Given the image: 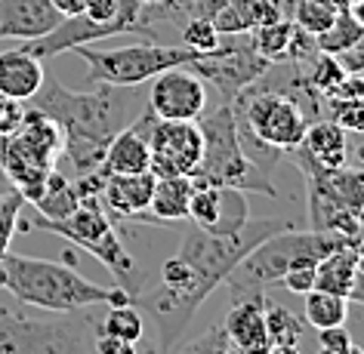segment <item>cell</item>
Segmentation results:
<instances>
[{"instance_id":"1","label":"cell","mask_w":364,"mask_h":354,"mask_svg":"<svg viewBox=\"0 0 364 354\" xmlns=\"http://www.w3.org/2000/svg\"><path fill=\"white\" fill-rule=\"evenodd\" d=\"M28 105L56 121L62 130L59 157L68 163L75 179L102 170L108 142L114 139V133L133 123L127 117V105L121 102L117 87L105 84H99L93 93H75L62 87L56 77H43L41 89L28 99Z\"/></svg>"},{"instance_id":"2","label":"cell","mask_w":364,"mask_h":354,"mask_svg":"<svg viewBox=\"0 0 364 354\" xmlns=\"http://www.w3.org/2000/svg\"><path fill=\"white\" fill-rule=\"evenodd\" d=\"M0 289L16 296L22 305L43 311H84L96 305L133 302L121 287H99L68 262L19 256L10 250L0 256Z\"/></svg>"},{"instance_id":"3","label":"cell","mask_w":364,"mask_h":354,"mask_svg":"<svg viewBox=\"0 0 364 354\" xmlns=\"http://www.w3.org/2000/svg\"><path fill=\"white\" fill-rule=\"evenodd\" d=\"M96 317L84 311H43L0 305V354H96Z\"/></svg>"},{"instance_id":"4","label":"cell","mask_w":364,"mask_h":354,"mask_svg":"<svg viewBox=\"0 0 364 354\" xmlns=\"http://www.w3.org/2000/svg\"><path fill=\"white\" fill-rule=\"evenodd\" d=\"M201 126V163L192 172L195 185H216V188H238V192H257L272 201H281V192L272 185L269 172L247 157L238 135V111L232 102H223L216 111L198 117Z\"/></svg>"},{"instance_id":"5","label":"cell","mask_w":364,"mask_h":354,"mask_svg":"<svg viewBox=\"0 0 364 354\" xmlns=\"http://www.w3.org/2000/svg\"><path fill=\"white\" fill-rule=\"evenodd\" d=\"M358 240L352 238H340V234L331 231H299V228H287L266 238L257 250H250L244 256L235 271L225 277V284L232 289V302L238 299H250V296H262L266 287L278 284L284 277V271L294 265V262L303 259H324L327 253L340 250V247H355Z\"/></svg>"},{"instance_id":"6","label":"cell","mask_w":364,"mask_h":354,"mask_svg":"<svg viewBox=\"0 0 364 354\" xmlns=\"http://www.w3.org/2000/svg\"><path fill=\"white\" fill-rule=\"evenodd\" d=\"M19 228L59 234L62 240H68V243H75L77 250L90 253V256L99 259L108 271H112L117 287H121L124 293H130V299L145 287L139 265H136V259L127 253L112 219H108V213L102 210V204H99L96 197L80 201L77 210L68 213L65 219H43V216H38V219H31V222L19 219Z\"/></svg>"},{"instance_id":"7","label":"cell","mask_w":364,"mask_h":354,"mask_svg":"<svg viewBox=\"0 0 364 354\" xmlns=\"http://www.w3.org/2000/svg\"><path fill=\"white\" fill-rule=\"evenodd\" d=\"M59 154L62 130L56 121L28 105L19 130L0 139V170L10 179L13 192H19L25 204H34L47 185V176L59 167Z\"/></svg>"},{"instance_id":"8","label":"cell","mask_w":364,"mask_h":354,"mask_svg":"<svg viewBox=\"0 0 364 354\" xmlns=\"http://www.w3.org/2000/svg\"><path fill=\"white\" fill-rule=\"evenodd\" d=\"M287 228H296V222L294 219H250L235 234H207L198 225H192V228L182 234L176 256L213 293L220 284H225V277L232 275L235 265L250 250H257L266 238H272L278 231H287Z\"/></svg>"},{"instance_id":"9","label":"cell","mask_w":364,"mask_h":354,"mask_svg":"<svg viewBox=\"0 0 364 354\" xmlns=\"http://www.w3.org/2000/svg\"><path fill=\"white\" fill-rule=\"evenodd\" d=\"M71 52H77L90 68V80L117 89H130L139 87L145 80H151L154 74L176 65H188L192 59H198L195 50L188 47H164L158 40H136L130 47H75Z\"/></svg>"},{"instance_id":"10","label":"cell","mask_w":364,"mask_h":354,"mask_svg":"<svg viewBox=\"0 0 364 354\" xmlns=\"http://www.w3.org/2000/svg\"><path fill=\"white\" fill-rule=\"evenodd\" d=\"M235 111H238V126L247 130L253 139L266 142L275 151H294L303 145L306 130L312 117L294 96L281 93L266 84H250L244 93L235 99Z\"/></svg>"},{"instance_id":"11","label":"cell","mask_w":364,"mask_h":354,"mask_svg":"<svg viewBox=\"0 0 364 354\" xmlns=\"http://www.w3.org/2000/svg\"><path fill=\"white\" fill-rule=\"evenodd\" d=\"M117 34H139V38L151 40L154 22L149 19V6L142 0H124V10L114 22H93L84 13L62 16V22L50 34H43L38 40H25V50L31 56H38L41 62H47L53 56H59V52H71L75 47L108 40V38H117Z\"/></svg>"},{"instance_id":"12","label":"cell","mask_w":364,"mask_h":354,"mask_svg":"<svg viewBox=\"0 0 364 354\" xmlns=\"http://www.w3.org/2000/svg\"><path fill=\"white\" fill-rule=\"evenodd\" d=\"M188 68L204 84H213L220 89L223 102H235L250 84H257L266 74L272 68V62L259 56L257 47H253L250 31H244V34H223L220 47L213 52H204V56L192 59Z\"/></svg>"},{"instance_id":"13","label":"cell","mask_w":364,"mask_h":354,"mask_svg":"<svg viewBox=\"0 0 364 354\" xmlns=\"http://www.w3.org/2000/svg\"><path fill=\"white\" fill-rule=\"evenodd\" d=\"M149 151L154 176H192L204 151L201 126L198 121H154Z\"/></svg>"},{"instance_id":"14","label":"cell","mask_w":364,"mask_h":354,"mask_svg":"<svg viewBox=\"0 0 364 354\" xmlns=\"http://www.w3.org/2000/svg\"><path fill=\"white\" fill-rule=\"evenodd\" d=\"M149 108L158 121H198L207 111V84L188 65L151 77Z\"/></svg>"},{"instance_id":"15","label":"cell","mask_w":364,"mask_h":354,"mask_svg":"<svg viewBox=\"0 0 364 354\" xmlns=\"http://www.w3.org/2000/svg\"><path fill=\"white\" fill-rule=\"evenodd\" d=\"M59 22L53 0H0V40H38Z\"/></svg>"},{"instance_id":"16","label":"cell","mask_w":364,"mask_h":354,"mask_svg":"<svg viewBox=\"0 0 364 354\" xmlns=\"http://www.w3.org/2000/svg\"><path fill=\"white\" fill-rule=\"evenodd\" d=\"M154 192V172H133V176H108L102 192H99V204L108 216L127 222H145Z\"/></svg>"},{"instance_id":"17","label":"cell","mask_w":364,"mask_h":354,"mask_svg":"<svg viewBox=\"0 0 364 354\" xmlns=\"http://www.w3.org/2000/svg\"><path fill=\"white\" fill-rule=\"evenodd\" d=\"M266 293L262 296H250V299H238L229 314H225V333L235 342V348L241 354H266L272 348L269 333H266V311H262Z\"/></svg>"},{"instance_id":"18","label":"cell","mask_w":364,"mask_h":354,"mask_svg":"<svg viewBox=\"0 0 364 354\" xmlns=\"http://www.w3.org/2000/svg\"><path fill=\"white\" fill-rule=\"evenodd\" d=\"M43 77H47L43 62L38 56H31L25 47L0 52V96L28 102V99L41 89Z\"/></svg>"},{"instance_id":"19","label":"cell","mask_w":364,"mask_h":354,"mask_svg":"<svg viewBox=\"0 0 364 354\" xmlns=\"http://www.w3.org/2000/svg\"><path fill=\"white\" fill-rule=\"evenodd\" d=\"M195 182L192 176H154L151 204L145 222L151 225H182L188 222V201H192Z\"/></svg>"},{"instance_id":"20","label":"cell","mask_w":364,"mask_h":354,"mask_svg":"<svg viewBox=\"0 0 364 354\" xmlns=\"http://www.w3.org/2000/svg\"><path fill=\"white\" fill-rule=\"evenodd\" d=\"M358 243L355 247H340L333 253H327L324 259H318L315 265V289L333 296H346L352 299L355 280H358Z\"/></svg>"},{"instance_id":"21","label":"cell","mask_w":364,"mask_h":354,"mask_svg":"<svg viewBox=\"0 0 364 354\" xmlns=\"http://www.w3.org/2000/svg\"><path fill=\"white\" fill-rule=\"evenodd\" d=\"M303 148L309 151V157L324 170L346 167V154H349V148H346V130H340L331 117H327V121L318 117V121L309 123Z\"/></svg>"},{"instance_id":"22","label":"cell","mask_w":364,"mask_h":354,"mask_svg":"<svg viewBox=\"0 0 364 354\" xmlns=\"http://www.w3.org/2000/svg\"><path fill=\"white\" fill-rule=\"evenodd\" d=\"M77 204H80V197L75 192V185H71V179L56 167L47 176V185H43L41 197L34 201V210L43 219H65L68 213L77 210Z\"/></svg>"},{"instance_id":"23","label":"cell","mask_w":364,"mask_h":354,"mask_svg":"<svg viewBox=\"0 0 364 354\" xmlns=\"http://www.w3.org/2000/svg\"><path fill=\"white\" fill-rule=\"evenodd\" d=\"M96 333L114 336V339H124V342H142L145 317L133 302L105 305V314L96 321Z\"/></svg>"},{"instance_id":"24","label":"cell","mask_w":364,"mask_h":354,"mask_svg":"<svg viewBox=\"0 0 364 354\" xmlns=\"http://www.w3.org/2000/svg\"><path fill=\"white\" fill-rule=\"evenodd\" d=\"M306 323L315 330H327V326H346L349 321V299L346 296H333L324 289H312L306 293Z\"/></svg>"},{"instance_id":"25","label":"cell","mask_w":364,"mask_h":354,"mask_svg":"<svg viewBox=\"0 0 364 354\" xmlns=\"http://www.w3.org/2000/svg\"><path fill=\"white\" fill-rule=\"evenodd\" d=\"M262 311H266V333H269V342L272 345H299L306 333V321L303 317H296L290 311L287 305L281 302H272L266 296V302H262Z\"/></svg>"},{"instance_id":"26","label":"cell","mask_w":364,"mask_h":354,"mask_svg":"<svg viewBox=\"0 0 364 354\" xmlns=\"http://www.w3.org/2000/svg\"><path fill=\"white\" fill-rule=\"evenodd\" d=\"M247 222H250L247 192H238V188H223L220 213H216V222L207 228V234H235V231H241Z\"/></svg>"},{"instance_id":"27","label":"cell","mask_w":364,"mask_h":354,"mask_svg":"<svg viewBox=\"0 0 364 354\" xmlns=\"http://www.w3.org/2000/svg\"><path fill=\"white\" fill-rule=\"evenodd\" d=\"M290 34H294V19H278L272 25H259V28H253L250 38H253V47H257L259 56L269 59L272 65H275V62H284V56H287Z\"/></svg>"},{"instance_id":"28","label":"cell","mask_w":364,"mask_h":354,"mask_svg":"<svg viewBox=\"0 0 364 354\" xmlns=\"http://www.w3.org/2000/svg\"><path fill=\"white\" fill-rule=\"evenodd\" d=\"M361 31H364V25L355 22L349 10H340L331 28L315 38L318 52H327V56H343V52L361 38Z\"/></svg>"},{"instance_id":"29","label":"cell","mask_w":364,"mask_h":354,"mask_svg":"<svg viewBox=\"0 0 364 354\" xmlns=\"http://www.w3.org/2000/svg\"><path fill=\"white\" fill-rule=\"evenodd\" d=\"M257 6L259 0H229L220 13L213 16V25L220 34H244L257 28Z\"/></svg>"},{"instance_id":"30","label":"cell","mask_w":364,"mask_h":354,"mask_svg":"<svg viewBox=\"0 0 364 354\" xmlns=\"http://www.w3.org/2000/svg\"><path fill=\"white\" fill-rule=\"evenodd\" d=\"M306 65V77L309 84H312V89L321 99H327L336 89V84L346 77V68L340 65V59L336 56H327V52H318V56H312L309 62H303Z\"/></svg>"},{"instance_id":"31","label":"cell","mask_w":364,"mask_h":354,"mask_svg":"<svg viewBox=\"0 0 364 354\" xmlns=\"http://www.w3.org/2000/svg\"><path fill=\"white\" fill-rule=\"evenodd\" d=\"M170 354H241L235 348V342L229 339V333H225L223 323H213L207 326V330L198 336V339H188L182 345H173Z\"/></svg>"},{"instance_id":"32","label":"cell","mask_w":364,"mask_h":354,"mask_svg":"<svg viewBox=\"0 0 364 354\" xmlns=\"http://www.w3.org/2000/svg\"><path fill=\"white\" fill-rule=\"evenodd\" d=\"M336 6H331L327 0H299L296 4V10H294V25H299L303 31H309V34H324L327 28L333 25V19H336Z\"/></svg>"},{"instance_id":"33","label":"cell","mask_w":364,"mask_h":354,"mask_svg":"<svg viewBox=\"0 0 364 354\" xmlns=\"http://www.w3.org/2000/svg\"><path fill=\"white\" fill-rule=\"evenodd\" d=\"M220 38L223 34L216 31V25L210 19H201V16H188L186 25H182V47L195 50L198 56L213 52L216 47H220Z\"/></svg>"},{"instance_id":"34","label":"cell","mask_w":364,"mask_h":354,"mask_svg":"<svg viewBox=\"0 0 364 354\" xmlns=\"http://www.w3.org/2000/svg\"><path fill=\"white\" fill-rule=\"evenodd\" d=\"M331 121L346 133H364V99H327Z\"/></svg>"},{"instance_id":"35","label":"cell","mask_w":364,"mask_h":354,"mask_svg":"<svg viewBox=\"0 0 364 354\" xmlns=\"http://www.w3.org/2000/svg\"><path fill=\"white\" fill-rule=\"evenodd\" d=\"M22 206H25V201H22L19 192L0 194V256H4L13 243V234H16V228H19Z\"/></svg>"},{"instance_id":"36","label":"cell","mask_w":364,"mask_h":354,"mask_svg":"<svg viewBox=\"0 0 364 354\" xmlns=\"http://www.w3.org/2000/svg\"><path fill=\"white\" fill-rule=\"evenodd\" d=\"M315 265H318V262H312V259L294 262V265L284 271V277H281L278 284L284 287L287 293H296V296L312 293V289H315Z\"/></svg>"},{"instance_id":"37","label":"cell","mask_w":364,"mask_h":354,"mask_svg":"<svg viewBox=\"0 0 364 354\" xmlns=\"http://www.w3.org/2000/svg\"><path fill=\"white\" fill-rule=\"evenodd\" d=\"M25 108H28V105L19 102V99L0 96V139L13 135V133L22 126V121H25Z\"/></svg>"},{"instance_id":"38","label":"cell","mask_w":364,"mask_h":354,"mask_svg":"<svg viewBox=\"0 0 364 354\" xmlns=\"http://www.w3.org/2000/svg\"><path fill=\"white\" fill-rule=\"evenodd\" d=\"M149 6V19L151 22H179V19H188V13H192L195 0H158V4H145Z\"/></svg>"},{"instance_id":"39","label":"cell","mask_w":364,"mask_h":354,"mask_svg":"<svg viewBox=\"0 0 364 354\" xmlns=\"http://www.w3.org/2000/svg\"><path fill=\"white\" fill-rule=\"evenodd\" d=\"M312 56H318L315 34H309V31L299 28V25H294V34H290V43H287V56H284V62H309Z\"/></svg>"},{"instance_id":"40","label":"cell","mask_w":364,"mask_h":354,"mask_svg":"<svg viewBox=\"0 0 364 354\" xmlns=\"http://www.w3.org/2000/svg\"><path fill=\"white\" fill-rule=\"evenodd\" d=\"M318 342H321V351L327 354H352V336L346 333V326H327V330H318Z\"/></svg>"},{"instance_id":"41","label":"cell","mask_w":364,"mask_h":354,"mask_svg":"<svg viewBox=\"0 0 364 354\" xmlns=\"http://www.w3.org/2000/svg\"><path fill=\"white\" fill-rule=\"evenodd\" d=\"M327 99H364V71H346V77Z\"/></svg>"},{"instance_id":"42","label":"cell","mask_w":364,"mask_h":354,"mask_svg":"<svg viewBox=\"0 0 364 354\" xmlns=\"http://www.w3.org/2000/svg\"><path fill=\"white\" fill-rule=\"evenodd\" d=\"M93 348H96V354H139L136 342H124V339H114V336H105V333H96Z\"/></svg>"},{"instance_id":"43","label":"cell","mask_w":364,"mask_h":354,"mask_svg":"<svg viewBox=\"0 0 364 354\" xmlns=\"http://www.w3.org/2000/svg\"><path fill=\"white\" fill-rule=\"evenodd\" d=\"M336 59H340V65L346 71H364V31H361V38L355 40L352 47L343 52V56H336Z\"/></svg>"},{"instance_id":"44","label":"cell","mask_w":364,"mask_h":354,"mask_svg":"<svg viewBox=\"0 0 364 354\" xmlns=\"http://www.w3.org/2000/svg\"><path fill=\"white\" fill-rule=\"evenodd\" d=\"M225 4H229V0H195V6H192V13H188V16H201V19H213V16L220 13Z\"/></svg>"},{"instance_id":"45","label":"cell","mask_w":364,"mask_h":354,"mask_svg":"<svg viewBox=\"0 0 364 354\" xmlns=\"http://www.w3.org/2000/svg\"><path fill=\"white\" fill-rule=\"evenodd\" d=\"M53 6H56L62 16H77V13H84L87 0H53Z\"/></svg>"},{"instance_id":"46","label":"cell","mask_w":364,"mask_h":354,"mask_svg":"<svg viewBox=\"0 0 364 354\" xmlns=\"http://www.w3.org/2000/svg\"><path fill=\"white\" fill-rule=\"evenodd\" d=\"M346 10L352 13V19L358 22V25H364V0H355L352 6H346Z\"/></svg>"},{"instance_id":"47","label":"cell","mask_w":364,"mask_h":354,"mask_svg":"<svg viewBox=\"0 0 364 354\" xmlns=\"http://www.w3.org/2000/svg\"><path fill=\"white\" fill-rule=\"evenodd\" d=\"M266 354H299V351L294 348V345H272Z\"/></svg>"},{"instance_id":"48","label":"cell","mask_w":364,"mask_h":354,"mask_svg":"<svg viewBox=\"0 0 364 354\" xmlns=\"http://www.w3.org/2000/svg\"><path fill=\"white\" fill-rule=\"evenodd\" d=\"M355 253H358V275H364V243L361 240H358V250Z\"/></svg>"},{"instance_id":"49","label":"cell","mask_w":364,"mask_h":354,"mask_svg":"<svg viewBox=\"0 0 364 354\" xmlns=\"http://www.w3.org/2000/svg\"><path fill=\"white\" fill-rule=\"evenodd\" d=\"M145 354H161V351H158V348H154V345H151V348H149V351H145Z\"/></svg>"},{"instance_id":"50","label":"cell","mask_w":364,"mask_h":354,"mask_svg":"<svg viewBox=\"0 0 364 354\" xmlns=\"http://www.w3.org/2000/svg\"><path fill=\"white\" fill-rule=\"evenodd\" d=\"M142 4H158V0H142Z\"/></svg>"},{"instance_id":"51","label":"cell","mask_w":364,"mask_h":354,"mask_svg":"<svg viewBox=\"0 0 364 354\" xmlns=\"http://www.w3.org/2000/svg\"><path fill=\"white\" fill-rule=\"evenodd\" d=\"M318 354H327V351H318Z\"/></svg>"},{"instance_id":"52","label":"cell","mask_w":364,"mask_h":354,"mask_svg":"<svg viewBox=\"0 0 364 354\" xmlns=\"http://www.w3.org/2000/svg\"><path fill=\"white\" fill-rule=\"evenodd\" d=\"M361 354H364V351H361Z\"/></svg>"}]
</instances>
